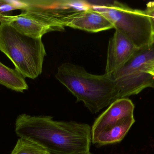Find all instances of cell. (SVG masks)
I'll use <instances>...</instances> for the list:
<instances>
[{
    "label": "cell",
    "instance_id": "1",
    "mask_svg": "<svg viewBox=\"0 0 154 154\" xmlns=\"http://www.w3.org/2000/svg\"><path fill=\"white\" fill-rule=\"evenodd\" d=\"M15 131L19 137L37 144L50 154L90 152L91 127L87 124L22 114L15 121Z\"/></svg>",
    "mask_w": 154,
    "mask_h": 154
},
{
    "label": "cell",
    "instance_id": "6",
    "mask_svg": "<svg viewBox=\"0 0 154 154\" xmlns=\"http://www.w3.org/2000/svg\"><path fill=\"white\" fill-rule=\"evenodd\" d=\"M25 7L22 13L38 18L52 26L57 31L65 30L69 18L91 7L88 1L23 0Z\"/></svg>",
    "mask_w": 154,
    "mask_h": 154
},
{
    "label": "cell",
    "instance_id": "9",
    "mask_svg": "<svg viewBox=\"0 0 154 154\" xmlns=\"http://www.w3.org/2000/svg\"><path fill=\"white\" fill-rule=\"evenodd\" d=\"M0 22H4L23 35L34 39H42L44 34L57 31L47 23L24 14L17 15L0 14Z\"/></svg>",
    "mask_w": 154,
    "mask_h": 154
},
{
    "label": "cell",
    "instance_id": "12",
    "mask_svg": "<svg viewBox=\"0 0 154 154\" xmlns=\"http://www.w3.org/2000/svg\"><path fill=\"white\" fill-rule=\"evenodd\" d=\"M25 78L15 69L8 68L0 62V85L22 93L29 89Z\"/></svg>",
    "mask_w": 154,
    "mask_h": 154
},
{
    "label": "cell",
    "instance_id": "17",
    "mask_svg": "<svg viewBox=\"0 0 154 154\" xmlns=\"http://www.w3.org/2000/svg\"><path fill=\"white\" fill-rule=\"evenodd\" d=\"M91 154V153L90 152V153H88V154Z\"/></svg>",
    "mask_w": 154,
    "mask_h": 154
},
{
    "label": "cell",
    "instance_id": "11",
    "mask_svg": "<svg viewBox=\"0 0 154 154\" xmlns=\"http://www.w3.org/2000/svg\"><path fill=\"white\" fill-rule=\"evenodd\" d=\"M135 122L134 116L125 118L115 126L99 134L95 139L92 140V143L104 146L121 142Z\"/></svg>",
    "mask_w": 154,
    "mask_h": 154
},
{
    "label": "cell",
    "instance_id": "8",
    "mask_svg": "<svg viewBox=\"0 0 154 154\" xmlns=\"http://www.w3.org/2000/svg\"><path fill=\"white\" fill-rule=\"evenodd\" d=\"M134 105L128 98L118 99L95 120L91 128V140L129 117L134 116Z\"/></svg>",
    "mask_w": 154,
    "mask_h": 154
},
{
    "label": "cell",
    "instance_id": "18",
    "mask_svg": "<svg viewBox=\"0 0 154 154\" xmlns=\"http://www.w3.org/2000/svg\"><path fill=\"white\" fill-rule=\"evenodd\" d=\"M153 88H154V86H153Z\"/></svg>",
    "mask_w": 154,
    "mask_h": 154
},
{
    "label": "cell",
    "instance_id": "10",
    "mask_svg": "<svg viewBox=\"0 0 154 154\" xmlns=\"http://www.w3.org/2000/svg\"><path fill=\"white\" fill-rule=\"evenodd\" d=\"M65 26L92 33L114 29L113 24L104 15L93 10L91 6L69 18Z\"/></svg>",
    "mask_w": 154,
    "mask_h": 154
},
{
    "label": "cell",
    "instance_id": "3",
    "mask_svg": "<svg viewBox=\"0 0 154 154\" xmlns=\"http://www.w3.org/2000/svg\"><path fill=\"white\" fill-rule=\"evenodd\" d=\"M0 51L24 77L34 79L42 72L47 53L42 39L23 35L7 24L0 22Z\"/></svg>",
    "mask_w": 154,
    "mask_h": 154
},
{
    "label": "cell",
    "instance_id": "2",
    "mask_svg": "<svg viewBox=\"0 0 154 154\" xmlns=\"http://www.w3.org/2000/svg\"><path fill=\"white\" fill-rule=\"evenodd\" d=\"M77 99L92 114L99 112L118 99V92L112 75H93L81 66L69 62L58 68L55 75Z\"/></svg>",
    "mask_w": 154,
    "mask_h": 154
},
{
    "label": "cell",
    "instance_id": "15",
    "mask_svg": "<svg viewBox=\"0 0 154 154\" xmlns=\"http://www.w3.org/2000/svg\"><path fill=\"white\" fill-rule=\"evenodd\" d=\"M147 15L151 18L154 23V2H150L146 4L145 10Z\"/></svg>",
    "mask_w": 154,
    "mask_h": 154
},
{
    "label": "cell",
    "instance_id": "13",
    "mask_svg": "<svg viewBox=\"0 0 154 154\" xmlns=\"http://www.w3.org/2000/svg\"><path fill=\"white\" fill-rule=\"evenodd\" d=\"M11 154H50L38 145L25 138L17 141Z\"/></svg>",
    "mask_w": 154,
    "mask_h": 154
},
{
    "label": "cell",
    "instance_id": "5",
    "mask_svg": "<svg viewBox=\"0 0 154 154\" xmlns=\"http://www.w3.org/2000/svg\"><path fill=\"white\" fill-rule=\"evenodd\" d=\"M154 66V42L139 49L127 63L112 75L118 99L137 95L147 88H153L154 77L148 71Z\"/></svg>",
    "mask_w": 154,
    "mask_h": 154
},
{
    "label": "cell",
    "instance_id": "7",
    "mask_svg": "<svg viewBox=\"0 0 154 154\" xmlns=\"http://www.w3.org/2000/svg\"><path fill=\"white\" fill-rule=\"evenodd\" d=\"M138 49L125 34L116 29L109 42L105 73L112 75L121 69Z\"/></svg>",
    "mask_w": 154,
    "mask_h": 154
},
{
    "label": "cell",
    "instance_id": "4",
    "mask_svg": "<svg viewBox=\"0 0 154 154\" xmlns=\"http://www.w3.org/2000/svg\"><path fill=\"white\" fill-rule=\"evenodd\" d=\"M91 8L125 34L138 49L154 42V23L145 10L134 9L116 1H89Z\"/></svg>",
    "mask_w": 154,
    "mask_h": 154
},
{
    "label": "cell",
    "instance_id": "14",
    "mask_svg": "<svg viewBox=\"0 0 154 154\" xmlns=\"http://www.w3.org/2000/svg\"><path fill=\"white\" fill-rule=\"evenodd\" d=\"M25 4L23 0L7 1L0 0V14L16 10L24 9Z\"/></svg>",
    "mask_w": 154,
    "mask_h": 154
},
{
    "label": "cell",
    "instance_id": "16",
    "mask_svg": "<svg viewBox=\"0 0 154 154\" xmlns=\"http://www.w3.org/2000/svg\"><path fill=\"white\" fill-rule=\"evenodd\" d=\"M148 74L154 77V66H152L148 71Z\"/></svg>",
    "mask_w": 154,
    "mask_h": 154
}]
</instances>
